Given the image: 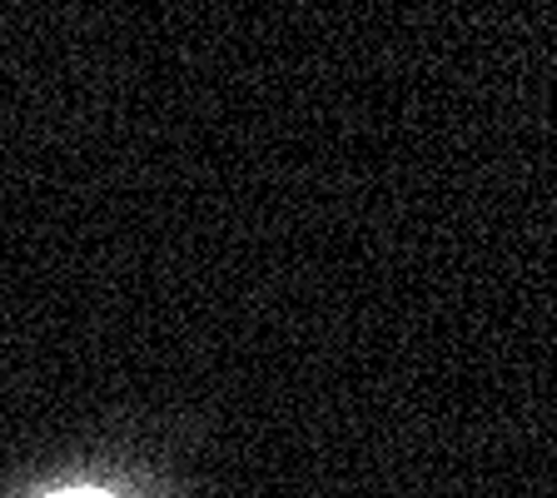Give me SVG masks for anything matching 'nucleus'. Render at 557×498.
<instances>
[{
	"label": "nucleus",
	"mask_w": 557,
	"mask_h": 498,
	"mask_svg": "<svg viewBox=\"0 0 557 498\" xmlns=\"http://www.w3.org/2000/svg\"><path fill=\"white\" fill-rule=\"evenodd\" d=\"M60 498H104V494H85V488H75V494H60Z\"/></svg>",
	"instance_id": "obj_1"
}]
</instances>
